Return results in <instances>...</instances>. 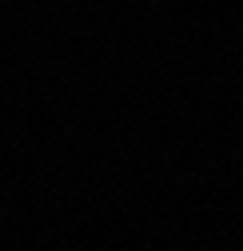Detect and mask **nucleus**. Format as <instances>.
I'll return each mask as SVG.
<instances>
[]
</instances>
